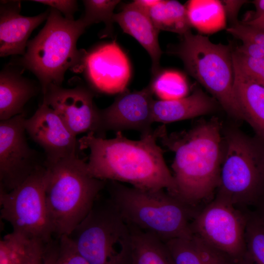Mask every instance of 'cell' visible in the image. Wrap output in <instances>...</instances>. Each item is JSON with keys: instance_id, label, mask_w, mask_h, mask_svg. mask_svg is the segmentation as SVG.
<instances>
[{"instance_id": "f546056e", "label": "cell", "mask_w": 264, "mask_h": 264, "mask_svg": "<svg viewBox=\"0 0 264 264\" xmlns=\"http://www.w3.org/2000/svg\"><path fill=\"white\" fill-rule=\"evenodd\" d=\"M59 252L56 264H89L79 254L68 236L59 238Z\"/></svg>"}, {"instance_id": "8d00e7d4", "label": "cell", "mask_w": 264, "mask_h": 264, "mask_svg": "<svg viewBox=\"0 0 264 264\" xmlns=\"http://www.w3.org/2000/svg\"><path fill=\"white\" fill-rule=\"evenodd\" d=\"M242 22L264 32V16L253 20Z\"/></svg>"}, {"instance_id": "74e56055", "label": "cell", "mask_w": 264, "mask_h": 264, "mask_svg": "<svg viewBox=\"0 0 264 264\" xmlns=\"http://www.w3.org/2000/svg\"><path fill=\"white\" fill-rule=\"evenodd\" d=\"M256 204H259L258 212L255 213L264 223V195L260 198Z\"/></svg>"}, {"instance_id": "4fadbf2b", "label": "cell", "mask_w": 264, "mask_h": 264, "mask_svg": "<svg viewBox=\"0 0 264 264\" xmlns=\"http://www.w3.org/2000/svg\"><path fill=\"white\" fill-rule=\"evenodd\" d=\"M24 126L31 139L43 149L46 162L78 155L80 145L76 136L46 104L43 103L31 117L25 118Z\"/></svg>"}, {"instance_id": "7a4b0ae2", "label": "cell", "mask_w": 264, "mask_h": 264, "mask_svg": "<svg viewBox=\"0 0 264 264\" xmlns=\"http://www.w3.org/2000/svg\"><path fill=\"white\" fill-rule=\"evenodd\" d=\"M220 132L216 118L170 134L161 126L159 139L175 154L172 165L176 185L174 196L188 205L195 207L218 189L223 155Z\"/></svg>"}, {"instance_id": "8fae6325", "label": "cell", "mask_w": 264, "mask_h": 264, "mask_svg": "<svg viewBox=\"0 0 264 264\" xmlns=\"http://www.w3.org/2000/svg\"><path fill=\"white\" fill-rule=\"evenodd\" d=\"M23 113L0 121V190L9 192L45 165L28 145Z\"/></svg>"}, {"instance_id": "9a60e30c", "label": "cell", "mask_w": 264, "mask_h": 264, "mask_svg": "<svg viewBox=\"0 0 264 264\" xmlns=\"http://www.w3.org/2000/svg\"><path fill=\"white\" fill-rule=\"evenodd\" d=\"M88 71L95 87L111 94L126 90L131 76L129 59L115 42L103 45L90 54Z\"/></svg>"}, {"instance_id": "836d02e7", "label": "cell", "mask_w": 264, "mask_h": 264, "mask_svg": "<svg viewBox=\"0 0 264 264\" xmlns=\"http://www.w3.org/2000/svg\"><path fill=\"white\" fill-rule=\"evenodd\" d=\"M59 252V240L52 239L46 243L44 264H56Z\"/></svg>"}, {"instance_id": "e575fe53", "label": "cell", "mask_w": 264, "mask_h": 264, "mask_svg": "<svg viewBox=\"0 0 264 264\" xmlns=\"http://www.w3.org/2000/svg\"><path fill=\"white\" fill-rule=\"evenodd\" d=\"M252 2L255 5L256 11L250 19L246 21L253 20L264 16V0H255Z\"/></svg>"}, {"instance_id": "d6a6232c", "label": "cell", "mask_w": 264, "mask_h": 264, "mask_svg": "<svg viewBox=\"0 0 264 264\" xmlns=\"http://www.w3.org/2000/svg\"><path fill=\"white\" fill-rule=\"evenodd\" d=\"M246 0H222L221 2L223 7L226 17L232 22V24L237 22V15L240 7Z\"/></svg>"}, {"instance_id": "4dcf8cb0", "label": "cell", "mask_w": 264, "mask_h": 264, "mask_svg": "<svg viewBox=\"0 0 264 264\" xmlns=\"http://www.w3.org/2000/svg\"><path fill=\"white\" fill-rule=\"evenodd\" d=\"M59 11L68 20H73L75 13L78 10L77 1L75 0H34Z\"/></svg>"}, {"instance_id": "f1b7e54d", "label": "cell", "mask_w": 264, "mask_h": 264, "mask_svg": "<svg viewBox=\"0 0 264 264\" xmlns=\"http://www.w3.org/2000/svg\"><path fill=\"white\" fill-rule=\"evenodd\" d=\"M233 63L247 76L264 86V59L252 57L235 51Z\"/></svg>"}, {"instance_id": "7402d4cb", "label": "cell", "mask_w": 264, "mask_h": 264, "mask_svg": "<svg viewBox=\"0 0 264 264\" xmlns=\"http://www.w3.org/2000/svg\"><path fill=\"white\" fill-rule=\"evenodd\" d=\"M129 226L132 236L131 264H173L165 242L150 233Z\"/></svg>"}, {"instance_id": "277c9868", "label": "cell", "mask_w": 264, "mask_h": 264, "mask_svg": "<svg viewBox=\"0 0 264 264\" xmlns=\"http://www.w3.org/2000/svg\"><path fill=\"white\" fill-rule=\"evenodd\" d=\"M45 200L53 234L69 236L92 209L106 181L92 176L78 155L45 161Z\"/></svg>"}, {"instance_id": "9c48e42d", "label": "cell", "mask_w": 264, "mask_h": 264, "mask_svg": "<svg viewBox=\"0 0 264 264\" xmlns=\"http://www.w3.org/2000/svg\"><path fill=\"white\" fill-rule=\"evenodd\" d=\"M45 165L9 191L0 190V218L12 226V232L46 243L53 229L45 200Z\"/></svg>"}, {"instance_id": "d6986e66", "label": "cell", "mask_w": 264, "mask_h": 264, "mask_svg": "<svg viewBox=\"0 0 264 264\" xmlns=\"http://www.w3.org/2000/svg\"><path fill=\"white\" fill-rule=\"evenodd\" d=\"M39 91L33 81L11 68L0 73V120H6L23 113L26 103Z\"/></svg>"}, {"instance_id": "52a82bcc", "label": "cell", "mask_w": 264, "mask_h": 264, "mask_svg": "<svg viewBox=\"0 0 264 264\" xmlns=\"http://www.w3.org/2000/svg\"><path fill=\"white\" fill-rule=\"evenodd\" d=\"M68 237L89 264H132L131 230L110 198L96 200Z\"/></svg>"}, {"instance_id": "4316f807", "label": "cell", "mask_w": 264, "mask_h": 264, "mask_svg": "<svg viewBox=\"0 0 264 264\" xmlns=\"http://www.w3.org/2000/svg\"><path fill=\"white\" fill-rule=\"evenodd\" d=\"M120 2L119 0H85V14L81 17L87 27L92 24L103 22L105 25L103 36H108L113 31L114 10Z\"/></svg>"}, {"instance_id": "5b68a950", "label": "cell", "mask_w": 264, "mask_h": 264, "mask_svg": "<svg viewBox=\"0 0 264 264\" xmlns=\"http://www.w3.org/2000/svg\"><path fill=\"white\" fill-rule=\"evenodd\" d=\"M86 27L81 18L68 20L50 8L44 26L28 41L20 62L37 78L43 94L51 84L61 86L68 69L84 66L86 53L77 42Z\"/></svg>"}, {"instance_id": "8992f818", "label": "cell", "mask_w": 264, "mask_h": 264, "mask_svg": "<svg viewBox=\"0 0 264 264\" xmlns=\"http://www.w3.org/2000/svg\"><path fill=\"white\" fill-rule=\"evenodd\" d=\"M182 37L172 53L181 59L188 73L219 101L229 114L244 120L233 91L230 46L214 44L207 37L193 34L191 30Z\"/></svg>"}, {"instance_id": "d590c367", "label": "cell", "mask_w": 264, "mask_h": 264, "mask_svg": "<svg viewBox=\"0 0 264 264\" xmlns=\"http://www.w3.org/2000/svg\"><path fill=\"white\" fill-rule=\"evenodd\" d=\"M161 0H136L133 1L136 5L141 8L148 10L152 7L157 5Z\"/></svg>"}, {"instance_id": "cb8c5ba5", "label": "cell", "mask_w": 264, "mask_h": 264, "mask_svg": "<svg viewBox=\"0 0 264 264\" xmlns=\"http://www.w3.org/2000/svg\"><path fill=\"white\" fill-rule=\"evenodd\" d=\"M148 13L156 28L181 36L190 31L191 27L185 6L175 0H161L151 8Z\"/></svg>"}, {"instance_id": "44dd1931", "label": "cell", "mask_w": 264, "mask_h": 264, "mask_svg": "<svg viewBox=\"0 0 264 264\" xmlns=\"http://www.w3.org/2000/svg\"><path fill=\"white\" fill-rule=\"evenodd\" d=\"M165 243L173 264H236L194 234Z\"/></svg>"}, {"instance_id": "5bb4252c", "label": "cell", "mask_w": 264, "mask_h": 264, "mask_svg": "<svg viewBox=\"0 0 264 264\" xmlns=\"http://www.w3.org/2000/svg\"><path fill=\"white\" fill-rule=\"evenodd\" d=\"M153 93L150 85L140 90L119 93L108 107L100 109L103 132L134 130L141 134L152 130Z\"/></svg>"}, {"instance_id": "603a6c76", "label": "cell", "mask_w": 264, "mask_h": 264, "mask_svg": "<svg viewBox=\"0 0 264 264\" xmlns=\"http://www.w3.org/2000/svg\"><path fill=\"white\" fill-rule=\"evenodd\" d=\"M185 7L191 26L200 32L212 33L225 27L226 17L221 1L192 0Z\"/></svg>"}, {"instance_id": "2e32d148", "label": "cell", "mask_w": 264, "mask_h": 264, "mask_svg": "<svg viewBox=\"0 0 264 264\" xmlns=\"http://www.w3.org/2000/svg\"><path fill=\"white\" fill-rule=\"evenodd\" d=\"M20 1L2 2L0 6V56L21 55L26 50L32 32L45 20L49 10L35 16L20 14Z\"/></svg>"}, {"instance_id": "ba28073f", "label": "cell", "mask_w": 264, "mask_h": 264, "mask_svg": "<svg viewBox=\"0 0 264 264\" xmlns=\"http://www.w3.org/2000/svg\"><path fill=\"white\" fill-rule=\"evenodd\" d=\"M225 143L217 196L239 209L256 204L264 194V147L238 132Z\"/></svg>"}, {"instance_id": "d4e9b609", "label": "cell", "mask_w": 264, "mask_h": 264, "mask_svg": "<svg viewBox=\"0 0 264 264\" xmlns=\"http://www.w3.org/2000/svg\"><path fill=\"white\" fill-rule=\"evenodd\" d=\"M153 94L161 100H173L188 96L189 86L185 77L172 70L159 71L149 85Z\"/></svg>"}, {"instance_id": "7c38bea8", "label": "cell", "mask_w": 264, "mask_h": 264, "mask_svg": "<svg viewBox=\"0 0 264 264\" xmlns=\"http://www.w3.org/2000/svg\"><path fill=\"white\" fill-rule=\"evenodd\" d=\"M43 95V103L54 110L74 135L92 132L105 138L100 109L94 102V94L90 89L82 85L64 88L51 84Z\"/></svg>"}, {"instance_id": "83f0119b", "label": "cell", "mask_w": 264, "mask_h": 264, "mask_svg": "<svg viewBox=\"0 0 264 264\" xmlns=\"http://www.w3.org/2000/svg\"><path fill=\"white\" fill-rule=\"evenodd\" d=\"M46 243L20 236L12 264H44Z\"/></svg>"}, {"instance_id": "ac0fdd59", "label": "cell", "mask_w": 264, "mask_h": 264, "mask_svg": "<svg viewBox=\"0 0 264 264\" xmlns=\"http://www.w3.org/2000/svg\"><path fill=\"white\" fill-rule=\"evenodd\" d=\"M217 102L201 89H196L190 95L173 100H155L152 105L154 122L164 124L184 120L214 111Z\"/></svg>"}, {"instance_id": "30bf717a", "label": "cell", "mask_w": 264, "mask_h": 264, "mask_svg": "<svg viewBox=\"0 0 264 264\" xmlns=\"http://www.w3.org/2000/svg\"><path fill=\"white\" fill-rule=\"evenodd\" d=\"M248 213L219 197L198 211L191 223L192 233L237 264L245 246Z\"/></svg>"}, {"instance_id": "ffe728a7", "label": "cell", "mask_w": 264, "mask_h": 264, "mask_svg": "<svg viewBox=\"0 0 264 264\" xmlns=\"http://www.w3.org/2000/svg\"><path fill=\"white\" fill-rule=\"evenodd\" d=\"M233 64V91L244 120L264 140V86L250 79Z\"/></svg>"}, {"instance_id": "6da1fadb", "label": "cell", "mask_w": 264, "mask_h": 264, "mask_svg": "<svg viewBox=\"0 0 264 264\" xmlns=\"http://www.w3.org/2000/svg\"><path fill=\"white\" fill-rule=\"evenodd\" d=\"M161 130V126L141 134L138 140L128 139L121 132L109 139L87 133L78 141L80 150L89 151L88 172L99 179L127 182L141 189H166L174 196L175 179L156 143Z\"/></svg>"}, {"instance_id": "484cf974", "label": "cell", "mask_w": 264, "mask_h": 264, "mask_svg": "<svg viewBox=\"0 0 264 264\" xmlns=\"http://www.w3.org/2000/svg\"><path fill=\"white\" fill-rule=\"evenodd\" d=\"M245 243L237 264H264V223L255 213H248Z\"/></svg>"}, {"instance_id": "e0dca14e", "label": "cell", "mask_w": 264, "mask_h": 264, "mask_svg": "<svg viewBox=\"0 0 264 264\" xmlns=\"http://www.w3.org/2000/svg\"><path fill=\"white\" fill-rule=\"evenodd\" d=\"M113 20L123 32L133 37L147 51L152 61V74L157 73L162 53L158 42L159 30L148 11L132 2L125 4L120 12L114 14Z\"/></svg>"}, {"instance_id": "1f68e13d", "label": "cell", "mask_w": 264, "mask_h": 264, "mask_svg": "<svg viewBox=\"0 0 264 264\" xmlns=\"http://www.w3.org/2000/svg\"><path fill=\"white\" fill-rule=\"evenodd\" d=\"M235 51L252 57L264 59V43L258 44L242 43Z\"/></svg>"}, {"instance_id": "3957f363", "label": "cell", "mask_w": 264, "mask_h": 264, "mask_svg": "<svg viewBox=\"0 0 264 264\" xmlns=\"http://www.w3.org/2000/svg\"><path fill=\"white\" fill-rule=\"evenodd\" d=\"M109 198L130 226L150 233L163 242L188 237L197 213L195 207L164 189L145 190L110 181Z\"/></svg>"}]
</instances>
